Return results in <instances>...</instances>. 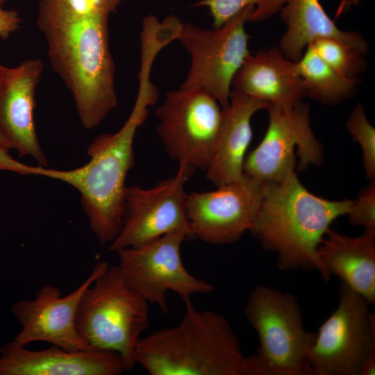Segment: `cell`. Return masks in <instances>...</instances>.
Returning <instances> with one entry per match:
<instances>
[{
    "instance_id": "cell-23",
    "label": "cell",
    "mask_w": 375,
    "mask_h": 375,
    "mask_svg": "<svg viewBox=\"0 0 375 375\" xmlns=\"http://www.w3.org/2000/svg\"><path fill=\"white\" fill-rule=\"evenodd\" d=\"M288 1L289 0H201L192 6L206 7L212 17V27L216 28L250 6L254 7L251 22L268 19L280 12Z\"/></svg>"
},
{
    "instance_id": "cell-10",
    "label": "cell",
    "mask_w": 375,
    "mask_h": 375,
    "mask_svg": "<svg viewBox=\"0 0 375 375\" xmlns=\"http://www.w3.org/2000/svg\"><path fill=\"white\" fill-rule=\"evenodd\" d=\"M187 238L190 237L186 232L178 231L117 251L118 266L127 283L164 313L169 312L167 301L169 291L185 301L194 295L214 290L210 283L194 276L185 268L181 247Z\"/></svg>"
},
{
    "instance_id": "cell-8",
    "label": "cell",
    "mask_w": 375,
    "mask_h": 375,
    "mask_svg": "<svg viewBox=\"0 0 375 375\" xmlns=\"http://www.w3.org/2000/svg\"><path fill=\"white\" fill-rule=\"evenodd\" d=\"M338 304L321 324L310 354L313 375H360L375 358V316L371 303L340 283Z\"/></svg>"
},
{
    "instance_id": "cell-16",
    "label": "cell",
    "mask_w": 375,
    "mask_h": 375,
    "mask_svg": "<svg viewBox=\"0 0 375 375\" xmlns=\"http://www.w3.org/2000/svg\"><path fill=\"white\" fill-rule=\"evenodd\" d=\"M126 372L116 352L70 351L52 345L31 350L14 340L0 349V375H118Z\"/></svg>"
},
{
    "instance_id": "cell-5",
    "label": "cell",
    "mask_w": 375,
    "mask_h": 375,
    "mask_svg": "<svg viewBox=\"0 0 375 375\" xmlns=\"http://www.w3.org/2000/svg\"><path fill=\"white\" fill-rule=\"evenodd\" d=\"M149 306L119 266L108 265L81 296L76 330L90 347L117 353L131 371L137 365L138 343L149 326Z\"/></svg>"
},
{
    "instance_id": "cell-18",
    "label": "cell",
    "mask_w": 375,
    "mask_h": 375,
    "mask_svg": "<svg viewBox=\"0 0 375 375\" xmlns=\"http://www.w3.org/2000/svg\"><path fill=\"white\" fill-rule=\"evenodd\" d=\"M269 103L231 90L228 106L222 119L206 177L216 187L240 180L244 175L247 151L252 139L251 121Z\"/></svg>"
},
{
    "instance_id": "cell-24",
    "label": "cell",
    "mask_w": 375,
    "mask_h": 375,
    "mask_svg": "<svg viewBox=\"0 0 375 375\" xmlns=\"http://www.w3.org/2000/svg\"><path fill=\"white\" fill-rule=\"evenodd\" d=\"M348 132L362 149V162L366 176H375V129L368 121L363 106L358 103L352 110L346 123Z\"/></svg>"
},
{
    "instance_id": "cell-11",
    "label": "cell",
    "mask_w": 375,
    "mask_h": 375,
    "mask_svg": "<svg viewBox=\"0 0 375 375\" xmlns=\"http://www.w3.org/2000/svg\"><path fill=\"white\" fill-rule=\"evenodd\" d=\"M266 110L267 130L260 144L247 155L244 174L262 184L279 182L294 171L295 150L298 170L323 163L322 145L311 128L308 103L301 101L287 107L269 104Z\"/></svg>"
},
{
    "instance_id": "cell-3",
    "label": "cell",
    "mask_w": 375,
    "mask_h": 375,
    "mask_svg": "<svg viewBox=\"0 0 375 375\" xmlns=\"http://www.w3.org/2000/svg\"><path fill=\"white\" fill-rule=\"evenodd\" d=\"M174 326L142 336L136 362L151 375H269L245 356L227 318L197 310L191 299Z\"/></svg>"
},
{
    "instance_id": "cell-6",
    "label": "cell",
    "mask_w": 375,
    "mask_h": 375,
    "mask_svg": "<svg viewBox=\"0 0 375 375\" xmlns=\"http://www.w3.org/2000/svg\"><path fill=\"white\" fill-rule=\"evenodd\" d=\"M244 315L258 337L253 356L269 375H313L310 354L315 333L305 328L293 294L258 285L248 297Z\"/></svg>"
},
{
    "instance_id": "cell-21",
    "label": "cell",
    "mask_w": 375,
    "mask_h": 375,
    "mask_svg": "<svg viewBox=\"0 0 375 375\" xmlns=\"http://www.w3.org/2000/svg\"><path fill=\"white\" fill-rule=\"evenodd\" d=\"M297 66L305 97L326 105H335L357 92L358 79L340 74L318 56L311 44L304 50Z\"/></svg>"
},
{
    "instance_id": "cell-14",
    "label": "cell",
    "mask_w": 375,
    "mask_h": 375,
    "mask_svg": "<svg viewBox=\"0 0 375 375\" xmlns=\"http://www.w3.org/2000/svg\"><path fill=\"white\" fill-rule=\"evenodd\" d=\"M108 265L98 262L85 281L67 295L62 297L58 288L47 284L33 299L15 303L10 310L22 329L14 341L24 346L47 342L70 351L92 348L76 330V313L83 292Z\"/></svg>"
},
{
    "instance_id": "cell-27",
    "label": "cell",
    "mask_w": 375,
    "mask_h": 375,
    "mask_svg": "<svg viewBox=\"0 0 375 375\" xmlns=\"http://www.w3.org/2000/svg\"><path fill=\"white\" fill-rule=\"evenodd\" d=\"M6 0H0V38L7 39L20 26L22 18L15 10L5 9Z\"/></svg>"
},
{
    "instance_id": "cell-25",
    "label": "cell",
    "mask_w": 375,
    "mask_h": 375,
    "mask_svg": "<svg viewBox=\"0 0 375 375\" xmlns=\"http://www.w3.org/2000/svg\"><path fill=\"white\" fill-rule=\"evenodd\" d=\"M124 0H40L39 8L66 15L110 16Z\"/></svg>"
},
{
    "instance_id": "cell-17",
    "label": "cell",
    "mask_w": 375,
    "mask_h": 375,
    "mask_svg": "<svg viewBox=\"0 0 375 375\" xmlns=\"http://www.w3.org/2000/svg\"><path fill=\"white\" fill-rule=\"evenodd\" d=\"M231 88L283 107L294 106L305 97L297 62L288 58L276 47L249 53L235 74Z\"/></svg>"
},
{
    "instance_id": "cell-19",
    "label": "cell",
    "mask_w": 375,
    "mask_h": 375,
    "mask_svg": "<svg viewBox=\"0 0 375 375\" xmlns=\"http://www.w3.org/2000/svg\"><path fill=\"white\" fill-rule=\"evenodd\" d=\"M318 256L330 278L338 276L340 283L374 303L375 228H365L356 237L330 228L319 246Z\"/></svg>"
},
{
    "instance_id": "cell-1",
    "label": "cell",
    "mask_w": 375,
    "mask_h": 375,
    "mask_svg": "<svg viewBox=\"0 0 375 375\" xmlns=\"http://www.w3.org/2000/svg\"><path fill=\"white\" fill-rule=\"evenodd\" d=\"M151 71L148 67L140 68L139 90L130 115L119 131L101 134L91 142L87 163L69 170L22 162L19 167L21 174L45 176L75 188L81 195L90 228L101 244H110L122 227L126 179L135 162V136L149 116V108L158 97V89L151 81Z\"/></svg>"
},
{
    "instance_id": "cell-13",
    "label": "cell",
    "mask_w": 375,
    "mask_h": 375,
    "mask_svg": "<svg viewBox=\"0 0 375 375\" xmlns=\"http://www.w3.org/2000/svg\"><path fill=\"white\" fill-rule=\"evenodd\" d=\"M263 194L264 184L245 174L215 190L187 194L192 237L212 245L237 242L251 229Z\"/></svg>"
},
{
    "instance_id": "cell-12",
    "label": "cell",
    "mask_w": 375,
    "mask_h": 375,
    "mask_svg": "<svg viewBox=\"0 0 375 375\" xmlns=\"http://www.w3.org/2000/svg\"><path fill=\"white\" fill-rule=\"evenodd\" d=\"M178 165L175 176L151 188L127 186L122 227L110 244V251L138 246L178 231L192 237L185 185L194 170L186 165Z\"/></svg>"
},
{
    "instance_id": "cell-29",
    "label": "cell",
    "mask_w": 375,
    "mask_h": 375,
    "mask_svg": "<svg viewBox=\"0 0 375 375\" xmlns=\"http://www.w3.org/2000/svg\"><path fill=\"white\" fill-rule=\"evenodd\" d=\"M0 147L6 149L8 150L10 149L8 142L6 141V140L3 138V136L0 134Z\"/></svg>"
},
{
    "instance_id": "cell-7",
    "label": "cell",
    "mask_w": 375,
    "mask_h": 375,
    "mask_svg": "<svg viewBox=\"0 0 375 375\" xmlns=\"http://www.w3.org/2000/svg\"><path fill=\"white\" fill-rule=\"evenodd\" d=\"M253 11V6H248L211 29L182 23L177 40L190 53L191 65L180 88L204 90L223 109L228 106L233 79L250 53L245 25L251 22Z\"/></svg>"
},
{
    "instance_id": "cell-4",
    "label": "cell",
    "mask_w": 375,
    "mask_h": 375,
    "mask_svg": "<svg viewBox=\"0 0 375 375\" xmlns=\"http://www.w3.org/2000/svg\"><path fill=\"white\" fill-rule=\"evenodd\" d=\"M353 200L326 199L309 192L295 171L264 184L261 205L250 232L277 255L282 271L314 270L329 281L318 248L332 222L347 215Z\"/></svg>"
},
{
    "instance_id": "cell-9",
    "label": "cell",
    "mask_w": 375,
    "mask_h": 375,
    "mask_svg": "<svg viewBox=\"0 0 375 375\" xmlns=\"http://www.w3.org/2000/svg\"><path fill=\"white\" fill-rule=\"evenodd\" d=\"M223 108L198 88L168 91L156 109L157 132L167 155L194 170L207 169L215 148Z\"/></svg>"
},
{
    "instance_id": "cell-15",
    "label": "cell",
    "mask_w": 375,
    "mask_h": 375,
    "mask_svg": "<svg viewBox=\"0 0 375 375\" xmlns=\"http://www.w3.org/2000/svg\"><path fill=\"white\" fill-rule=\"evenodd\" d=\"M44 63L29 58L14 67L0 64V134L19 156H30L47 167L35 129V94Z\"/></svg>"
},
{
    "instance_id": "cell-22",
    "label": "cell",
    "mask_w": 375,
    "mask_h": 375,
    "mask_svg": "<svg viewBox=\"0 0 375 375\" xmlns=\"http://www.w3.org/2000/svg\"><path fill=\"white\" fill-rule=\"evenodd\" d=\"M318 56L344 77L358 79L367 71L365 55L359 50L332 38H319L310 43Z\"/></svg>"
},
{
    "instance_id": "cell-26",
    "label": "cell",
    "mask_w": 375,
    "mask_h": 375,
    "mask_svg": "<svg viewBox=\"0 0 375 375\" xmlns=\"http://www.w3.org/2000/svg\"><path fill=\"white\" fill-rule=\"evenodd\" d=\"M349 222L365 228H375V181L361 190L347 214Z\"/></svg>"
},
{
    "instance_id": "cell-20",
    "label": "cell",
    "mask_w": 375,
    "mask_h": 375,
    "mask_svg": "<svg viewBox=\"0 0 375 375\" xmlns=\"http://www.w3.org/2000/svg\"><path fill=\"white\" fill-rule=\"evenodd\" d=\"M286 31L279 48L290 60L297 62L306 48L319 38H332L367 53L366 40L356 31H344L325 12L319 0H289L280 11Z\"/></svg>"
},
{
    "instance_id": "cell-28",
    "label": "cell",
    "mask_w": 375,
    "mask_h": 375,
    "mask_svg": "<svg viewBox=\"0 0 375 375\" xmlns=\"http://www.w3.org/2000/svg\"><path fill=\"white\" fill-rule=\"evenodd\" d=\"M361 0H345L338 8L337 15L344 12L346 10H348L352 6L358 5Z\"/></svg>"
},
{
    "instance_id": "cell-2",
    "label": "cell",
    "mask_w": 375,
    "mask_h": 375,
    "mask_svg": "<svg viewBox=\"0 0 375 375\" xmlns=\"http://www.w3.org/2000/svg\"><path fill=\"white\" fill-rule=\"evenodd\" d=\"M109 17L38 10L37 23L53 70L71 91L83 126L97 127L117 106Z\"/></svg>"
}]
</instances>
